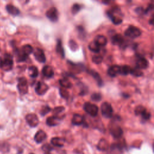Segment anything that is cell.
I'll return each instance as SVG.
<instances>
[{"label": "cell", "instance_id": "1", "mask_svg": "<svg viewBox=\"0 0 154 154\" xmlns=\"http://www.w3.org/2000/svg\"><path fill=\"white\" fill-rule=\"evenodd\" d=\"M120 10L117 8V7L114 8L112 9H110L106 12L107 16L110 18L112 22L115 25H119L123 21L122 17H120Z\"/></svg>", "mask_w": 154, "mask_h": 154}, {"label": "cell", "instance_id": "2", "mask_svg": "<svg viewBox=\"0 0 154 154\" xmlns=\"http://www.w3.org/2000/svg\"><path fill=\"white\" fill-rule=\"evenodd\" d=\"M13 66V57L9 54H5L2 60L1 68L5 71H9L12 69Z\"/></svg>", "mask_w": 154, "mask_h": 154}, {"label": "cell", "instance_id": "3", "mask_svg": "<svg viewBox=\"0 0 154 154\" xmlns=\"http://www.w3.org/2000/svg\"><path fill=\"white\" fill-rule=\"evenodd\" d=\"M109 131L111 135L115 138H119L123 135L122 128L116 123H112L109 126Z\"/></svg>", "mask_w": 154, "mask_h": 154}, {"label": "cell", "instance_id": "4", "mask_svg": "<svg viewBox=\"0 0 154 154\" xmlns=\"http://www.w3.org/2000/svg\"><path fill=\"white\" fill-rule=\"evenodd\" d=\"M141 34V30L138 28L133 25H130L125 31V36L131 38H137L140 36Z\"/></svg>", "mask_w": 154, "mask_h": 154}, {"label": "cell", "instance_id": "5", "mask_svg": "<svg viewBox=\"0 0 154 154\" xmlns=\"http://www.w3.org/2000/svg\"><path fill=\"white\" fill-rule=\"evenodd\" d=\"M102 115L105 118H110L112 116L113 109L111 105L108 102H103L100 106Z\"/></svg>", "mask_w": 154, "mask_h": 154}, {"label": "cell", "instance_id": "6", "mask_svg": "<svg viewBox=\"0 0 154 154\" xmlns=\"http://www.w3.org/2000/svg\"><path fill=\"white\" fill-rule=\"evenodd\" d=\"M84 109L88 114L92 117H96L99 111L97 106L90 102H85L84 103Z\"/></svg>", "mask_w": 154, "mask_h": 154}, {"label": "cell", "instance_id": "7", "mask_svg": "<svg viewBox=\"0 0 154 154\" xmlns=\"http://www.w3.org/2000/svg\"><path fill=\"white\" fill-rule=\"evenodd\" d=\"M135 114L137 116H141L142 119L144 120H147L150 119L151 117V114L149 112H147L146 108H144L142 105L137 106L134 110Z\"/></svg>", "mask_w": 154, "mask_h": 154}, {"label": "cell", "instance_id": "8", "mask_svg": "<svg viewBox=\"0 0 154 154\" xmlns=\"http://www.w3.org/2000/svg\"><path fill=\"white\" fill-rule=\"evenodd\" d=\"M17 89L19 93L22 94H25L28 92V83L27 80L24 77H21L18 79Z\"/></svg>", "mask_w": 154, "mask_h": 154}, {"label": "cell", "instance_id": "9", "mask_svg": "<svg viewBox=\"0 0 154 154\" xmlns=\"http://www.w3.org/2000/svg\"><path fill=\"white\" fill-rule=\"evenodd\" d=\"M25 119L29 126L32 128L36 127L39 123L37 116L33 113L27 114L25 117Z\"/></svg>", "mask_w": 154, "mask_h": 154}, {"label": "cell", "instance_id": "10", "mask_svg": "<svg viewBox=\"0 0 154 154\" xmlns=\"http://www.w3.org/2000/svg\"><path fill=\"white\" fill-rule=\"evenodd\" d=\"M48 89H49V86L46 83L42 81H39L37 82L35 86V91L37 94L42 96L45 94Z\"/></svg>", "mask_w": 154, "mask_h": 154}, {"label": "cell", "instance_id": "11", "mask_svg": "<svg viewBox=\"0 0 154 154\" xmlns=\"http://www.w3.org/2000/svg\"><path fill=\"white\" fill-rule=\"evenodd\" d=\"M46 16L52 22H56L58 19V13L55 7L50 8L46 13Z\"/></svg>", "mask_w": 154, "mask_h": 154}, {"label": "cell", "instance_id": "12", "mask_svg": "<svg viewBox=\"0 0 154 154\" xmlns=\"http://www.w3.org/2000/svg\"><path fill=\"white\" fill-rule=\"evenodd\" d=\"M34 56L35 60L39 63H43L46 61V57L43 51L40 48H36L33 51Z\"/></svg>", "mask_w": 154, "mask_h": 154}, {"label": "cell", "instance_id": "13", "mask_svg": "<svg viewBox=\"0 0 154 154\" xmlns=\"http://www.w3.org/2000/svg\"><path fill=\"white\" fill-rule=\"evenodd\" d=\"M111 42L114 45H117L120 46H122L125 41L124 39V37L120 34H116L111 37Z\"/></svg>", "mask_w": 154, "mask_h": 154}, {"label": "cell", "instance_id": "14", "mask_svg": "<svg viewBox=\"0 0 154 154\" xmlns=\"http://www.w3.org/2000/svg\"><path fill=\"white\" fill-rule=\"evenodd\" d=\"M61 119H62V118L59 116H50L47 118L46 123L48 126H55L58 125L60 123Z\"/></svg>", "mask_w": 154, "mask_h": 154}, {"label": "cell", "instance_id": "15", "mask_svg": "<svg viewBox=\"0 0 154 154\" xmlns=\"http://www.w3.org/2000/svg\"><path fill=\"white\" fill-rule=\"evenodd\" d=\"M108 74L111 77H116L120 74V66L119 65H112L108 69Z\"/></svg>", "mask_w": 154, "mask_h": 154}, {"label": "cell", "instance_id": "16", "mask_svg": "<svg viewBox=\"0 0 154 154\" xmlns=\"http://www.w3.org/2000/svg\"><path fill=\"white\" fill-rule=\"evenodd\" d=\"M149 66L148 61L144 57H140L136 61V67L138 69H145Z\"/></svg>", "mask_w": 154, "mask_h": 154}, {"label": "cell", "instance_id": "17", "mask_svg": "<svg viewBox=\"0 0 154 154\" xmlns=\"http://www.w3.org/2000/svg\"><path fill=\"white\" fill-rule=\"evenodd\" d=\"M85 119L84 117L79 114H74L73 117L72 119V123L74 125H81L84 123Z\"/></svg>", "mask_w": 154, "mask_h": 154}, {"label": "cell", "instance_id": "18", "mask_svg": "<svg viewBox=\"0 0 154 154\" xmlns=\"http://www.w3.org/2000/svg\"><path fill=\"white\" fill-rule=\"evenodd\" d=\"M96 45L100 46H105L107 44V38L103 35H97L95 37L93 41Z\"/></svg>", "mask_w": 154, "mask_h": 154}, {"label": "cell", "instance_id": "19", "mask_svg": "<svg viewBox=\"0 0 154 154\" xmlns=\"http://www.w3.org/2000/svg\"><path fill=\"white\" fill-rule=\"evenodd\" d=\"M46 134L43 130H39L34 135V140L37 143H41L46 138Z\"/></svg>", "mask_w": 154, "mask_h": 154}, {"label": "cell", "instance_id": "20", "mask_svg": "<svg viewBox=\"0 0 154 154\" xmlns=\"http://www.w3.org/2000/svg\"><path fill=\"white\" fill-rule=\"evenodd\" d=\"M42 74L46 78H51L54 76V72L50 66H45L42 69Z\"/></svg>", "mask_w": 154, "mask_h": 154}, {"label": "cell", "instance_id": "21", "mask_svg": "<svg viewBox=\"0 0 154 154\" xmlns=\"http://www.w3.org/2000/svg\"><path fill=\"white\" fill-rule=\"evenodd\" d=\"M96 147L99 150L106 151V150H108V149L109 147V144L105 139L102 138L99 140Z\"/></svg>", "mask_w": 154, "mask_h": 154}, {"label": "cell", "instance_id": "22", "mask_svg": "<svg viewBox=\"0 0 154 154\" xmlns=\"http://www.w3.org/2000/svg\"><path fill=\"white\" fill-rule=\"evenodd\" d=\"M65 140L63 138L60 137H54L51 140V144L56 147H63L64 144Z\"/></svg>", "mask_w": 154, "mask_h": 154}, {"label": "cell", "instance_id": "23", "mask_svg": "<svg viewBox=\"0 0 154 154\" xmlns=\"http://www.w3.org/2000/svg\"><path fill=\"white\" fill-rule=\"evenodd\" d=\"M6 10L8 13L13 16H17L20 13L19 10L11 4H8L6 6Z\"/></svg>", "mask_w": 154, "mask_h": 154}, {"label": "cell", "instance_id": "24", "mask_svg": "<svg viewBox=\"0 0 154 154\" xmlns=\"http://www.w3.org/2000/svg\"><path fill=\"white\" fill-rule=\"evenodd\" d=\"M88 73H90L95 79V80L96 81V82H97V84L99 86H101L102 85V80L99 74L97 72H96L93 70H89L88 71Z\"/></svg>", "mask_w": 154, "mask_h": 154}, {"label": "cell", "instance_id": "25", "mask_svg": "<svg viewBox=\"0 0 154 154\" xmlns=\"http://www.w3.org/2000/svg\"><path fill=\"white\" fill-rule=\"evenodd\" d=\"M59 83L60 85L62 87V88H70L72 86V84L71 82L66 78H63L60 79Z\"/></svg>", "mask_w": 154, "mask_h": 154}, {"label": "cell", "instance_id": "26", "mask_svg": "<svg viewBox=\"0 0 154 154\" xmlns=\"http://www.w3.org/2000/svg\"><path fill=\"white\" fill-rule=\"evenodd\" d=\"M28 75L31 78H36L38 75V70L37 67L32 66L28 68Z\"/></svg>", "mask_w": 154, "mask_h": 154}, {"label": "cell", "instance_id": "27", "mask_svg": "<svg viewBox=\"0 0 154 154\" xmlns=\"http://www.w3.org/2000/svg\"><path fill=\"white\" fill-rule=\"evenodd\" d=\"M33 48L29 45H25L21 48V51L26 56H28L32 52H33Z\"/></svg>", "mask_w": 154, "mask_h": 154}, {"label": "cell", "instance_id": "28", "mask_svg": "<svg viewBox=\"0 0 154 154\" xmlns=\"http://www.w3.org/2000/svg\"><path fill=\"white\" fill-rule=\"evenodd\" d=\"M56 51H57V52L62 58L64 57V49H63V46H62V43H61V40H58L57 41V46H56Z\"/></svg>", "mask_w": 154, "mask_h": 154}, {"label": "cell", "instance_id": "29", "mask_svg": "<svg viewBox=\"0 0 154 154\" xmlns=\"http://www.w3.org/2000/svg\"><path fill=\"white\" fill-rule=\"evenodd\" d=\"M88 49L91 52H93L94 53H98L100 51V47L97 45H96L94 42H90L88 44Z\"/></svg>", "mask_w": 154, "mask_h": 154}, {"label": "cell", "instance_id": "30", "mask_svg": "<svg viewBox=\"0 0 154 154\" xmlns=\"http://www.w3.org/2000/svg\"><path fill=\"white\" fill-rule=\"evenodd\" d=\"M27 57L26 55H25L21 50H17L16 52V60L18 62H21L25 61L27 58Z\"/></svg>", "mask_w": 154, "mask_h": 154}, {"label": "cell", "instance_id": "31", "mask_svg": "<svg viewBox=\"0 0 154 154\" xmlns=\"http://www.w3.org/2000/svg\"><path fill=\"white\" fill-rule=\"evenodd\" d=\"M132 70V68L128 65H124L122 66H120V74H122L123 75H127L129 73H131Z\"/></svg>", "mask_w": 154, "mask_h": 154}, {"label": "cell", "instance_id": "32", "mask_svg": "<svg viewBox=\"0 0 154 154\" xmlns=\"http://www.w3.org/2000/svg\"><path fill=\"white\" fill-rule=\"evenodd\" d=\"M42 150L43 154H51V151L53 150V147L49 144H45L42 147Z\"/></svg>", "mask_w": 154, "mask_h": 154}, {"label": "cell", "instance_id": "33", "mask_svg": "<svg viewBox=\"0 0 154 154\" xmlns=\"http://www.w3.org/2000/svg\"><path fill=\"white\" fill-rule=\"evenodd\" d=\"M103 60V57L100 55H94L92 57V61L95 64H100Z\"/></svg>", "mask_w": 154, "mask_h": 154}, {"label": "cell", "instance_id": "34", "mask_svg": "<svg viewBox=\"0 0 154 154\" xmlns=\"http://www.w3.org/2000/svg\"><path fill=\"white\" fill-rule=\"evenodd\" d=\"M131 74H132V75H134L135 76H137V77L141 76H142L143 75L142 71L141 70L137 69V67H135V69H132V70H131Z\"/></svg>", "mask_w": 154, "mask_h": 154}, {"label": "cell", "instance_id": "35", "mask_svg": "<svg viewBox=\"0 0 154 154\" xmlns=\"http://www.w3.org/2000/svg\"><path fill=\"white\" fill-rule=\"evenodd\" d=\"M81 5L79 4H74L72 7V13L73 14H76L77 13H78L81 9Z\"/></svg>", "mask_w": 154, "mask_h": 154}, {"label": "cell", "instance_id": "36", "mask_svg": "<svg viewBox=\"0 0 154 154\" xmlns=\"http://www.w3.org/2000/svg\"><path fill=\"white\" fill-rule=\"evenodd\" d=\"M64 110V108L63 106H57L55 107L54 109H53V112L54 114V116H58V115L59 114H60L61 112H63Z\"/></svg>", "mask_w": 154, "mask_h": 154}, {"label": "cell", "instance_id": "37", "mask_svg": "<svg viewBox=\"0 0 154 154\" xmlns=\"http://www.w3.org/2000/svg\"><path fill=\"white\" fill-rule=\"evenodd\" d=\"M101 98V94L98 93H94L91 96V99L94 102L100 101Z\"/></svg>", "mask_w": 154, "mask_h": 154}, {"label": "cell", "instance_id": "38", "mask_svg": "<svg viewBox=\"0 0 154 154\" xmlns=\"http://www.w3.org/2000/svg\"><path fill=\"white\" fill-rule=\"evenodd\" d=\"M60 94L61 96L64 99H67L69 97V93L68 91L64 88H60Z\"/></svg>", "mask_w": 154, "mask_h": 154}, {"label": "cell", "instance_id": "39", "mask_svg": "<svg viewBox=\"0 0 154 154\" xmlns=\"http://www.w3.org/2000/svg\"><path fill=\"white\" fill-rule=\"evenodd\" d=\"M51 111V108L48 106H44L42 108L41 110H40V114L43 116H44L45 115H46V114H48L49 111Z\"/></svg>", "mask_w": 154, "mask_h": 154}, {"label": "cell", "instance_id": "40", "mask_svg": "<svg viewBox=\"0 0 154 154\" xmlns=\"http://www.w3.org/2000/svg\"><path fill=\"white\" fill-rule=\"evenodd\" d=\"M135 11L138 14H141V13H144V9L142 7H138L135 9Z\"/></svg>", "mask_w": 154, "mask_h": 154}, {"label": "cell", "instance_id": "41", "mask_svg": "<svg viewBox=\"0 0 154 154\" xmlns=\"http://www.w3.org/2000/svg\"><path fill=\"white\" fill-rule=\"evenodd\" d=\"M71 42H70V43H69V45H70V48H71L72 50H73V51L76 50L77 48H75L74 46H75L78 47V45H76V43H75L74 41H73V40H72V43H73V44H72Z\"/></svg>", "mask_w": 154, "mask_h": 154}, {"label": "cell", "instance_id": "42", "mask_svg": "<svg viewBox=\"0 0 154 154\" xmlns=\"http://www.w3.org/2000/svg\"><path fill=\"white\" fill-rule=\"evenodd\" d=\"M2 59L0 57V67H1L2 66Z\"/></svg>", "mask_w": 154, "mask_h": 154}, {"label": "cell", "instance_id": "43", "mask_svg": "<svg viewBox=\"0 0 154 154\" xmlns=\"http://www.w3.org/2000/svg\"><path fill=\"white\" fill-rule=\"evenodd\" d=\"M29 154H34V153H29Z\"/></svg>", "mask_w": 154, "mask_h": 154}]
</instances>
